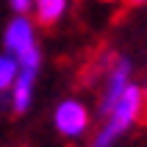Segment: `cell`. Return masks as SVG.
<instances>
[{
    "label": "cell",
    "mask_w": 147,
    "mask_h": 147,
    "mask_svg": "<svg viewBox=\"0 0 147 147\" xmlns=\"http://www.w3.org/2000/svg\"><path fill=\"white\" fill-rule=\"evenodd\" d=\"M17 72H20L17 58L8 56V53H0V94H8V89H11Z\"/></svg>",
    "instance_id": "52a82bcc"
},
{
    "label": "cell",
    "mask_w": 147,
    "mask_h": 147,
    "mask_svg": "<svg viewBox=\"0 0 147 147\" xmlns=\"http://www.w3.org/2000/svg\"><path fill=\"white\" fill-rule=\"evenodd\" d=\"M39 47V33H36V22L28 14H14L3 28V53L8 56H25L31 50Z\"/></svg>",
    "instance_id": "277c9868"
},
{
    "label": "cell",
    "mask_w": 147,
    "mask_h": 147,
    "mask_svg": "<svg viewBox=\"0 0 147 147\" xmlns=\"http://www.w3.org/2000/svg\"><path fill=\"white\" fill-rule=\"evenodd\" d=\"M128 3H133V6H147V0H128Z\"/></svg>",
    "instance_id": "30bf717a"
},
{
    "label": "cell",
    "mask_w": 147,
    "mask_h": 147,
    "mask_svg": "<svg viewBox=\"0 0 147 147\" xmlns=\"http://www.w3.org/2000/svg\"><path fill=\"white\" fill-rule=\"evenodd\" d=\"M33 22L36 25H56L69 11V0H33Z\"/></svg>",
    "instance_id": "8992f818"
},
{
    "label": "cell",
    "mask_w": 147,
    "mask_h": 147,
    "mask_svg": "<svg viewBox=\"0 0 147 147\" xmlns=\"http://www.w3.org/2000/svg\"><path fill=\"white\" fill-rule=\"evenodd\" d=\"M6 3H8V8L14 14H28L31 6H33V0H6Z\"/></svg>",
    "instance_id": "ba28073f"
},
{
    "label": "cell",
    "mask_w": 147,
    "mask_h": 147,
    "mask_svg": "<svg viewBox=\"0 0 147 147\" xmlns=\"http://www.w3.org/2000/svg\"><path fill=\"white\" fill-rule=\"evenodd\" d=\"M133 81V58L131 56H114L111 67L106 69V78H103V86H100V100H97V114H108V108L114 106L117 100L122 97L128 86Z\"/></svg>",
    "instance_id": "3957f363"
},
{
    "label": "cell",
    "mask_w": 147,
    "mask_h": 147,
    "mask_svg": "<svg viewBox=\"0 0 147 147\" xmlns=\"http://www.w3.org/2000/svg\"><path fill=\"white\" fill-rule=\"evenodd\" d=\"M139 86H142V97H144V106H147V75H144V81H142Z\"/></svg>",
    "instance_id": "9c48e42d"
},
{
    "label": "cell",
    "mask_w": 147,
    "mask_h": 147,
    "mask_svg": "<svg viewBox=\"0 0 147 147\" xmlns=\"http://www.w3.org/2000/svg\"><path fill=\"white\" fill-rule=\"evenodd\" d=\"M144 108L147 106H144V97H142V86L139 83H131L128 92L108 108V114H103V125L92 136L89 147H117L139 125Z\"/></svg>",
    "instance_id": "6da1fadb"
},
{
    "label": "cell",
    "mask_w": 147,
    "mask_h": 147,
    "mask_svg": "<svg viewBox=\"0 0 147 147\" xmlns=\"http://www.w3.org/2000/svg\"><path fill=\"white\" fill-rule=\"evenodd\" d=\"M36 78H39V69H20L8 89V103H11V111L14 114H25L28 108L33 106V94H36Z\"/></svg>",
    "instance_id": "5b68a950"
},
{
    "label": "cell",
    "mask_w": 147,
    "mask_h": 147,
    "mask_svg": "<svg viewBox=\"0 0 147 147\" xmlns=\"http://www.w3.org/2000/svg\"><path fill=\"white\" fill-rule=\"evenodd\" d=\"M53 128H56L64 139L75 142L83 139L92 128V111L89 106L78 97H64L56 103V111H53Z\"/></svg>",
    "instance_id": "7a4b0ae2"
},
{
    "label": "cell",
    "mask_w": 147,
    "mask_h": 147,
    "mask_svg": "<svg viewBox=\"0 0 147 147\" xmlns=\"http://www.w3.org/2000/svg\"><path fill=\"white\" fill-rule=\"evenodd\" d=\"M100 3H108V6H111V3H119V0H100Z\"/></svg>",
    "instance_id": "8fae6325"
}]
</instances>
